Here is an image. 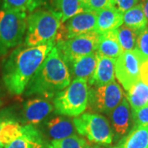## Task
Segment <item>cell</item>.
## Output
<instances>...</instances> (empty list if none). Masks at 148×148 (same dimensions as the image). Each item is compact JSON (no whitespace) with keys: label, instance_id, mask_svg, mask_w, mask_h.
<instances>
[{"label":"cell","instance_id":"cell-28","mask_svg":"<svg viewBox=\"0 0 148 148\" xmlns=\"http://www.w3.org/2000/svg\"><path fill=\"white\" fill-rule=\"evenodd\" d=\"M145 60L148 59V27H145L138 33L136 48Z\"/></svg>","mask_w":148,"mask_h":148},{"label":"cell","instance_id":"cell-20","mask_svg":"<svg viewBox=\"0 0 148 148\" xmlns=\"http://www.w3.org/2000/svg\"><path fill=\"white\" fill-rule=\"evenodd\" d=\"M127 101L132 110L148 106V85L139 80L127 90Z\"/></svg>","mask_w":148,"mask_h":148},{"label":"cell","instance_id":"cell-15","mask_svg":"<svg viewBox=\"0 0 148 148\" xmlns=\"http://www.w3.org/2000/svg\"><path fill=\"white\" fill-rule=\"evenodd\" d=\"M123 13L115 7H111L97 12L95 32L99 34L116 30L123 25Z\"/></svg>","mask_w":148,"mask_h":148},{"label":"cell","instance_id":"cell-24","mask_svg":"<svg viewBox=\"0 0 148 148\" xmlns=\"http://www.w3.org/2000/svg\"><path fill=\"white\" fill-rule=\"evenodd\" d=\"M139 32L140 31L133 30L123 24L117 29L119 42L123 52L135 49Z\"/></svg>","mask_w":148,"mask_h":148},{"label":"cell","instance_id":"cell-18","mask_svg":"<svg viewBox=\"0 0 148 148\" xmlns=\"http://www.w3.org/2000/svg\"><path fill=\"white\" fill-rule=\"evenodd\" d=\"M122 53L123 51L119 42L117 29L100 34L96 49L97 54L116 59Z\"/></svg>","mask_w":148,"mask_h":148},{"label":"cell","instance_id":"cell-9","mask_svg":"<svg viewBox=\"0 0 148 148\" xmlns=\"http://www.w3.org/2000/svg\"><path fill=\"white\" fill-rule=\"evenodd\" d=\"M144 61L137 49L123 52L116 58L115 76L127 91L140 80L141 66Z\"/></svg>","mask_w":148,"mask_h":148},{"label":"cell","instance_id":"cell-30","mask_svg":"<svg viewBox=\"0 0 148 148\" xmlns=\"http://www.w3.org/2000/svg\"><path fill=\"white\" fill-rule=\"evenodd\" d=\"M139 0H114V7L122 13L138 4Z\"/></svg>","mask_w":148,"mask_h":148},{"label":"cell","instance_id":"cell-29","mask_svg":"<svg viewBox=\"0 0 148 148\" xmlns=\"http://www.w3.org/2000/svg\"><path fill=\"white\" fill-rule=\"evenodd\" d=\"M132 119L134 125H148V106L132 110Z\"/></svg>","mask_w":148,"mask_h":148},{"label":"cell","instance_id":"cell-31","mask_svg":"<svg viewBox=\"0 0 148 148\" xmlns=\"http://www.w3.org/2000/svg\"><path fill=\"white\" fill-rule=\"evenodd\" d=\"M140 80L148 85V59L144 61L141 66L140 70Z\"/></svg>","mask_w":148,"mask_h":148},{"label":"cell","instance_id":"cell-33","mask_svg":"<svg viewBox=\"0 0 148 148\" xmlns=\"http://www.w3.org/2000/svg\"><path fill=\"white\" fill-rule=\"evenodd\" d=\"M6 116H7V115H5V114L0 115V127H1L2 124H3V120L5 119ZM0 148H3V147H2V146H1V144H0Z\"/></svg>","mask_w":148,"mask_h":148},{"label":"cell","instance_id":"cell-8","mask_svg":"<svg viewBox=\"0 0 148 148\" xmlns=\"http://www.w3.org/2000/svg\"><path fill=\"white\" fill-rule=\"evenodd\" d=\"M123 99V93L120 86L115 81L109 84L94 86L89 90L88 105L99 113L110 115Z\"/></svg>","mask_w":148,"mask_h":148},{"label":"cell","instance_id":"cell-32","mask_svg":"<svg viewBox=\"0 0 148 148\" xmlns=\"http://www.w3.org/2000/svg\"><path fill=\"white\" fill-rule=\"evenodd\" d=\"M141 4H142L143 12L145 13V16L147 17V20L148 22V0H143Z\"/></svg>","mask_w":148,"mask_h":148},{"label":"cell","instance_id":"cell-23","mask_svg":"<svg viewBox=\"0 0 148 148\" xmlns=\"http://www.w3.org/2000/svg\"><path fill=\"white\" fill-rule=\"evenodd\" d=\"M57 12L61 15V22L64 23L71 17L85 10L82 0H53Z\"/></svg>","mask_w":148,"mask_h":148},{"label":"cell","instance_id":"cell-13","mask_svg":"<svg viewBox=\"0 0 148 148\" xmlns=\"http://www.w3.org/2000/svg\"><path fill=\"white\" fill-rule=\"evenodd\" d=\"M97 65L96 52L82 56L69 64L71 77L74 79H82L87 82L90 86L92 77L95 73Z\"/></svg>","mask_w":148,"mask_h":148},{"label":"cell","instance_id":"cell-12","mask_svg":"<svg viewBox=\"0 0 148 148\" xmlns=\"http://www.w3.org/2000/svg\"><path fill=\"white\" fill-rule=\"evenodd\" d=\"M53 105L45 99H32L23 107L22 117L26 125L36 126L53 111Z\"/></svg>","mask_w":148,"mask_h":148},{"label":"cell","instance_id":"cell-2","mask_svg":"<svg viewBox=\"0 0 148 148\" xmlns=\"http://www.w3.org/2000/svg\"><path fill=\"white\" fill-rule=\"evenodd\" d=\"M71 82L69 67L58 49L53 46L26 87V95L52 98L65 89Z\"/></svg>","mask_w":148,"mask_h":148},{"label":"cell","instance_id":"cell-21","mask_svg":"<svg viewBox=\"0 0 148 148\" xmlns=\"http://www.w3.org/2000/svg\"><path fill=\"white\" fill-rule=\"evenodd\" d=\"M23 132V126L15 119L6 116L0 127V144L5 147L12 141L18 138Z\"/></svg>","mask_w":148,"mask_h":148},{"label":"cell","instance_id":"cell-27","mask_svg":"<svg viewBox=\"0 0 148 148\" xmlns=\"http://www.w3.org/2000/svg\"><path fill=\"white\" fill-rule=\"evenodd\" d=\"M85 10L98 12L108 8L114 7V0H82Z\"/></svg>","mask_w":148,"mask_h":148},{"label":"cell","instance_id":"cell-11","mask_svg":"<svg viewBox=\"0 0 148 148\" xmlns=\"http://www.w3.org/2000/svg\"><path fill=\"white\" fill-rule=\"evenodd\" d=\"M110 118L114 138L120 140L129 131L132 123V113L127 99H123L121 103L110 114Z\"/></svg>","mask_w":148,"mask_h":148},{"label":"cell","instance_id":"cell-1","mask_svg":"<svg viewBox=\"0 0 148 148\" xmlns=\"http://www.w3.org/2000/svg\"><path fill=\"white\" fill-rule=\"evenodd\" d=\"M54 45L50 42L34 47H19L11 53L3 69V83L11 94L21 95L25 91Z\"/></svg>","mask_w":148,"mask_h":148},{"label":"cell","instance_id":"cell-10","mask_svg":"<svg viewBox=\"0 0 148 148\" xmlns=\"http://www.w3.org/2000/svg\"><path fill=\"white\" fill-rule=\"evenodd\" d=\"M97 12L86 10L62 23L55 38V45L95 30Z\"/></svg>","mask_w":148,"mask_h":148},{"label":"cell","instance_id":"cell-3","mask_svg":"<svg viewBox=\"0 0 148 148\" xmlns=\"http://www.w3.org/2000/svg\"><path fill=\"white\" fill-rule=\"evenodd\" d=\"M61 15L56 11L38 10L27 17L25 45L39 46L53 42L60 28Z\"/></svg>","mask_w":148,"mask_h":148},{"label":"cell","instance_id":"cell-14","mask_svg":"<svg viewBox=\"0 0 148 148\" xmlns=\"http://www.w3.org/2000/svg\"><path fill=\"white\" fill-rule=\"evenodd\" d=\"M115 60L97 54V65L90 86H101L113 82L115 77Z\"/></svg>","mask_w":148,"mask_h":148},{"label":"cell","instance_id":"cell-26","mask_svg":"<svg viewBox=\"0 0 148 148\" xmlns=\"http://www.w3.org/2000/svg\"><path fill=\"white\" fill-rule=\"evenodd\" d=\"M36 7L35 0H3V9L18 12L32 10Z\"/></svg>","mask_w":148,"mask_h":148},{"label":"cell","instance_id":"cell-34","mask_svg":"<svg viewBox=\"0 0 148 148\" xmlns=\"http://www.w3.org/2000/svg\"><path fill=\"white\" fill-rule=\"evenodd\" d=\"M86 148H104L101 147V146H99V145H92V146H90V145H88Z\"/></svg>","mask_w":148,"mask_h":148},{"label":"cell","instance_id":"cell-25","mask_svg":"<svg viewBox=\"0 0 148 148\" xmlns=\"http://www.w3.org/2000/svg\"><path fill=\"white\" fill-rule=\"evenodd\" d=\"M87 146L88 143L85 138L74 134L64 139L53 140L47 148H86Z\"/></svg>","mask_w":148,"mask_h":148},{"label":"cell","instance_id":"cell-4","mask_svg":"<svg viewBox=\"0 0 148 148\" xmlns=\"http://www.w3.org/2000/svg\"><path fill=\"white\" fill-rule=\"evenodd\" d=\"M89 101L87 82L74 79L72 83L54 96L55 113L69 117H77L84 112Z\"/></svg>","mask_w":148,"mask_h":148},{"label":"cell","instance_id":"cell-6","mask_svg":"<svg viewBox=\"0 0 148 148\" xmlns=\"http://www.w3.org/2000/svg\"><path fill=\"white\" fill-rule=\"evenodd\" d=\"M73 123L76 131L91 143L101 145H110L113 143L114 132L106 117L86 113L75 117Z\"/></svg>","mask_w":148,"mask_h":148},{"label":"cell","instance_id":"cell-16","mask_svg":"<svg viewBox=\"0 0 148 148\" xmlns=\"http://www.w3.org/2000/svg\"><path fill=\"white\" fill-rule=\"evenodd\" d=\"M5 148H47L40 132L33 125H24L23 132Z\"/></svg>","mask_w":148,"mask_h":148},{"label":"cell","instance_id":"cell-7","mask_svg":"<svg viewBox=\"0 0 148 148\" xmlns=\"http://www.w3.org/2000/svg\"><path fill=\"white\" fill-rule=\"evenodd\" d=\"M100 34L95 31L61 41L54 45L67 66L82 56L96 52Z\"/></svg>","mask_w":148,"mask_h":148},{"label":"cell","instance_id":"cell-17","mask_svg":"<svg viewBox=\"0 0 148 148\" xmlns=\"http://www.w3.org/2000/svg\"><path fill=\"white\" fill-rule=\"evenodd\" d=\"M113 148H148V125H134Z\"/></svg>","mask_w":148,"mask_h":148},{"label":"cell","instance_id":"cell-22","mask_svg":"<svg viewBox=\"0 0 148 148\" xmlns=\"http://www.w3.org/2000/svg\"><path fill=\"white\" fill-rule=\"evenodd\" d=\"M123 24L136 31H142L147 27V20L141 3H138L123 13Z\"/></svg>","mask_w":148,"mask_h":148},{"label":"cell","instance_id":"cell-5","mask_svg":"<svg viewBox=\"0 0 148 148\" xmlns=\"http://www.w3.org/2000/svg\"><path fill=\"white\" fill-rule=\"evenodd\" d=\"M27 27L26 12L3 8L0 11V56L21 44Z\"/></svg>","mask_w":148,"mask_h":148},{"label":"cell","instance_id":"cell-19","mask_svg":"<svg viewBox=\"0 0 148 148\" xmlns=\"http://www.w3.org/2000/svg\"><path fill=\"white\" fill-rule=\"evenodd\" d=\"M49 135L53 140H60L76 134L73 119L65 117H55L46 123Z\"/></svg>","mask_w":148,"mask_h":148}]
</instances>
